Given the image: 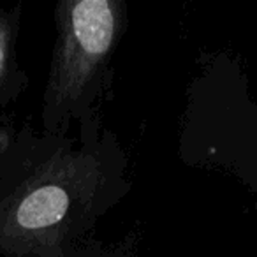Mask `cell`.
Masks as SVG:
<instances>
[{
	"instance_id": "obj_1",
	"label": "cell",
	"mask_w": 257,
	"mask_h": 257,
	"mask_svg": "<svg viewBox=\"0 0 257 257\" xmlns=\"http://www.w3.org/2000/svg\"><path fill=\"white\" fill-rule=\"evenodd\" d=\"M100 169L88 154H58L41 164L0 206V243L18 253L62 257L102 183Z\"/></svg>"
},
{
	"instance_id": "obj_2",
	"label": "cell",
	"mask_w": 257,
	"mask_h": 257,
	"mask_svg": "<svg viewBox=\"0 0 257 257\" xmlns=\"http://www.w3.org/2000/svg\"><path fill=\"white\" fill-rule=\"evenodd\" d=\"M116 0H64L57 8V44L46 88V127L55 131L92 99L104 81L123 29Z\"/></svg>"
},
{
	"instance_id": "obj_3",
	"label": "cell",
	"mask_w": 257,
	"mask_h": 257,
	"mask_svg": "<svg viewBox=\"0 0 257 257\" xmlns=\"http://www.w3.org/2000/svg\"><path fill=\"white\" fill-rule=\"evenodd\" d=\"M11 37L13 32L8 20L4 16H0V81L4 78L6 71H8L9 51H11Z\"/></svg>"
}]
</instances>
